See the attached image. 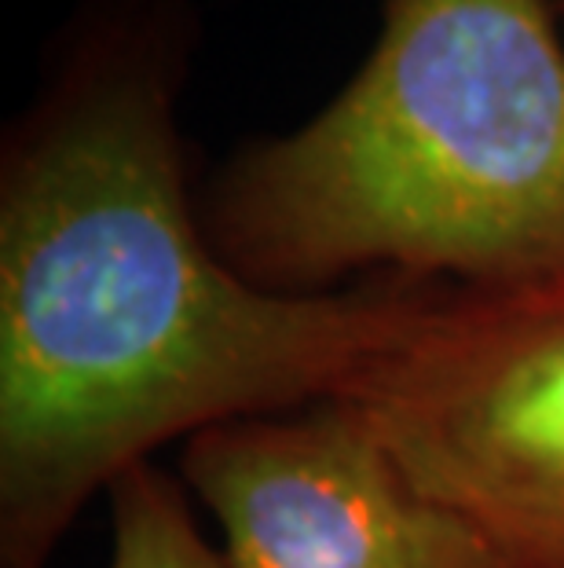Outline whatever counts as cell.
I'll return each instance as SVG.
<instances>
[{
	"mask_svg": "<svg viewBox=\"0 0 564 568\" xmlns=\"http://www.w3.org/2000/svg\"><path fill=\"white\" fill-rule=\"evenodd\" d=\"M557 11H561V22H564V0H557Z\"/></svg>",
	"mask_w": 564,
	"mask_h": 568,
	"instance_id": "8992f818",
	"label": "cell"
},
{
	"mask_svg": "<svg viewBox=\"0 0 564 568\" xmlns=\"http://www.w3.org/2000/svg\"><path fill=\"white\" fill-rule=\"evenodd\" d=\"M111 568H227L187 510L184 491L154 463L125 469L111 488Z\"/></svg>",
	"mask_w": 564,
	"mask_h": 568,
	"instance_id": "5b68a950",
	"label": "cell"
},
{
	"mask_svg": "<svg viewBox=\"0 0 564 568\" xmlns=\"http://www.w3.org/2000/svg\"><path fill=\"white\" fill-rule=\"evenodd\" d=\"M180 474L217 517L227 568H499L352 400L209 426Z\"/></svg>",
	"mask_w": 564,
	"mask_h": 568,
	"instance_id": "277c9868",
	"label": "cell"
},
{
	"mask_svg": "<svg viewBox=\"0 0 564 568\" xmlns=\"http://www.w3.org/2000/svg\"><path fill=\"white\" fill-rule=\"evenodd\" d=\"M561 27L557 0H386L356 78L209 180V243L279 294L564 290Z\"/></svg>",
	"mask_w": 564,
	"mask_h": 568,
	"instance_id": "7a4b0ae2",
	"label": "cell"
},
{
	"mask_svg": "<svg viewBox=\"0 0 564 568\" xmlns=\"http://www.w3.org/2000/svg\"><path fill=\"white\" fill-rule=\"evenodd\" d=\"M345 400L499 568H564V290H448Z\"/></svg>",
	"mask_w": 564,
	"mask_h": 568,
	"instance_id": "3957f363",
	"label": "cell"
},
{
	"mask_svg": "<svg viewBox=\"0 0 564 568\" xmlns=\"http://www.w3.org/2000/svg\"><path fill=\"white\" fill-rule=\"evenodd\" d=\"M176 0H100L0 162V568H48L165 440L345 400L448 286L249 283L191 202Z\"/></svg>",
	"mask_w": 564,
	"mask_h": 568,
	"instance_id": "6da1fadb",
	"label": "cell"
}]
</instances>
